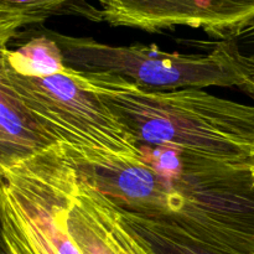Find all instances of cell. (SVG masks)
Returning <instances> with one entry per match:
<instances>
[{
  "instance_id": "6da1fadb",
  "label": "cell",
  "mask_w": 254,
  "mask_h": 254,
  "mask_svg": "<svg viewBox=\"0 0 254 254\" xmlns=\"http://www.w3.org/2000/svg\"><path fill=\"white\" fill-rule=\"evenodd\" d=\"M136 160L79 165L124 210L218 250L254 254V160H217L139 144Z\"/></svg>"
},
{
  "instance_id": "7a4b0ae2",
  "label": "cell",
  "mask_w": 254,
  "mask_h": 254,
  "mask_svg": "<svg viewBox=\"0 0 254 254\" xmlns=\"http://www.w3.org/2000/svg\"><path fill=\"white\" fill-rule=\"evenodd\" d=\"M73 76L138 144L217 160H254V106L200 88L149 89L103 72L73 69Z\"/></svg>"
},
{
  "instance_id": "3957f363",
  "label": "cell",
  "mask_w": 254,
  "mask_h": 254,
  "mask_svg": "<svg viewBox=\"0 0 254 254\" xmlns=\"http://www.w3.org/2000/svg\"><path fill=\"white\" fill-rule=\"evenodd\" d=\"M76 171L62 144L0 160V235L9 254H82L66 226Z\"/></svg>"
},
{
  "instance_id": "277c9868",
  "label": "cell",
  "mask_w": 254,
  "mask_h": 254,
  "mask_svg": "<svg viewBox=\"0 0 254 254\" xmlns=\"http://www.w3.org/2000/svg\"><path fill=\"white\" fill-rule=\"evenodd\" d=\"M9 77L45 139L66 146L79 165L103 166L141 156L135 139L69 67L62 74L37 78L21 76L9 66Z\"/></svg>"
},
{
  "instance_id": "5b68a950",
  "label": "cell",
  "mask_w": 254,
  "mask_h": 254,
  "mask_svg": "<svg viewBox=\"0 0 254 254\" xmlns=\"http://www.w3.org/2000/svg\"><path fill=\"white\" fill-rule=\"evenodd\" d=\"M59 45L67 67L79 72L121 76L149 89L174 91L205 87H245L246 76L221 42L206 54L165 52L133 44L112 46L92 37L45 32Z\"/></svg>"
},
{
  "instance_id": "8992f818",
  "label": "cell",
  "mask_w": 254,
  "mask_h": 254,
  "mask_svg": "<svg viewBox=\"0 0 254 254\" xmlns=\"http://www.w3.org/2000/svg\"><path fill=\"white\" fill-rule=\"evenodd\" d=\"M98 21L141 31L175 26L201 29L228 41L254 22V1L247 0H102Z\"/></svg>"
},
{
  "instance_id": "52a82bcc",
  "label": "cell",
  "mask_w": 254,
  "mask_h": 254,
  "mask_svg": "<svg viewBox=\"0 0 254 254\" xmlns=\"http://www.w3.org/2000/svg\"><path fill=\"white\" fill-rule=\"evenodd\" d=\"M66 226L82 254H151L126 225L119 206L82 174L78 164Z\"/></svg>"
},
{
  "instance_id": "ba28073f",
  "label": "cell",
  "mask_w": 254,
  "mask_h": 254,
  "mask_svg": "<svg viewBox=\"0 0 254 254\" xmlns=\"http://www.w3.org/2000/svg\"><path fill=\"white\" fill-rule=\"evenodd\" d=\"M124 222L151 254H237L218 250L180 231L119 207Z\"/></svg>"
},
{
  "instance_id": "9c48e42d",
  "label": "cell",
  "mask_w": 254,
  "mask_h": 254,
  "mask_svg": "<svg viewBox=\"0 0 254 254\" xmlns=\"http://www.w3.org/2000/svg\"><path fill=\"white\" fill-rule=\"evenodd\" d=\"M7 64L21 76L45 77L62 74L67 71L64 56L56 41L42 34L16 50H7Z\"/></svg>"
},
{
  "instance_id": "30bf717a",
  "label": "cell",
  "mask_w": 254,
  "mask_h": 254,
  "mask_svg": "<svg viewBox=\"0 0 254 254\" xmlns=\"http://www.w3.org/2000/svg\"><path fill=\"white\" fill-rule=\"evenodd\" d=\"M218 42L222 44L226 51L237 62L246 79L254 76V22L233 39Z\"/></svg>"
},
{
  "instance_id": "8fae6325",
  "label": "cell",
  "mask_w": 254,
  "mask_h": 254,
  "mask_svg": "<svg viewBox=\"0 0 254 254\" xmlns=\"http://www.w3.org/2000/svg\"><path fill=\"white\" fill-rule=\"evenodd\" d=\"M242 89L245 92H247L252 98H254V76L247 77V82H246L245 87Z\"/></svg>"
},
{
  "instance_id": "7c38bea8",
  "label": "cell",
  "mask_w": 254,
  "mask_h": 254,
  "mask_svg": "<svg viewBox=\"0 0 254 254\" xmlns=\"http://www.w3.org/2000/svg\"><path fill=\"white\" fill-rule=\"evenodd\" d=\"M0 254H9V252L6 251V248H5L4 242H2L1 235H0Z\"/></svg>"
}]
</instances>
